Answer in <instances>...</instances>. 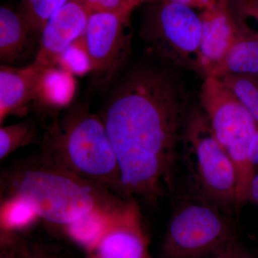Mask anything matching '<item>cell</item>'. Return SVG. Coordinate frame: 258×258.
Segmentation results:
<instances>
[{
	"instance_id": "cell-1",
	"label": "cell",
	"mask_w": 258,
	"mask_h": 258,
	"mask_svg": "<svg viewBox=\"0 0 258 258\" xmlns=\"http://www.w3.org/2000/svg\"><path fill=\"white\" fill-rule=\"evenodd\" d=\"M187 114L186 93L170 70L144 64L116 85L101 116L129 198L154 204L174 192Z\"/></svg>"
},
{
	"instance_id": "cell-2",
	"label": "cell",
	"mask_w": 258,
	"mask_h": 258,
	"mask_svg": "<svg viewBox=\"0 0 258 258\" xmlns=\"http://www.w3.org/2000/svg\"><path fill=\"white\" fill-rule=\"evenodd\" d=\"M36 157L44 164L123 199L119 166L101 115L71 105L45 125Z\"/></svg>"
},
{
	"instance_id": "cell-3",
	"label": "cell",
	"mask_w": 258,
	"mask_h": 258,
	"mask_svg": "<svg viewBox=\"0 0 258 258\" xmlns=\"http://www.w3.org/2000/svg\"><path fill=\"white\" fill-rule=\"evenodd\" d=\"M0 184L1 198L20 199L40 220L60 227L91 212L122 208L130 201L51 167L35 155L2 171Z\"/></svg>"
},
{
	"instance_id": "cell-4",
	"label": "cell",
	"mask_w": 258,
	"mask_h": 258,
	"mask_svg": "<svg viewBox=\"0 0 258 258\" xmlns=\"http://www.w3.org/2000/svg\"><path fill=\"white\" fill-rule=\"evenodd\" d=\"M185 163L199 198L227 211L237 207L235 166L203 110L188 113L183 132Z\"/></svg>"
},
{
	"instance_id": "cell-5",
	"label": "cell",
	"mask_w": 258,
	"mask_h": 258,
	"mask_svg": "<svg viewBox=\"0 0 258 258\" xmlns=\"http://www.w3.org/2000/svg\"><path fill=\"white\" fill-rule=\"evenodd\" d=\"M200 98L215 137L235 166L237 205H243L247 203L249 186L255 173L249 152L257 123L221 79L205 77Z\"/></svg>"
},
{
	"instance_id": "cell-6",
	"label": "cell",
	"mask_w": 258,
	"mask_h": 258,
	"mask_svg": "<svg viewBox=\"0 0 258 258\" xmlns=\"http://www.w3.org/2000/svg\"><path fill=\"white\" fill-rule=\"evenodd\" d=\"M221 210L199 198L176 209L168 225L164 258H208L237 237Z\"/></svg>"
},
{
	"instance_id": "cell-7",
	"label": "cell",
	"mask_w": 258,
	"mask_h": 258,
	"mask_svg": "<svg viewBox=\"0 0 258 258\" xmlns=\"http://www.w3.org/2000/svg\"><path fill=\"white\" fill-rule=\"evenodd\" d=\"M144 38L166 60L200 73V15L186 5L159 1L148 13Z\"/></svg>"
},
{
	"instance_id": "cell-8",
	"label": "cell",
	"mask_w": 258,
	"mask_h": 258,
	"mask_svg": "<svg viewBox=\"0 0 258 258\" xmlns=\"http://www.w3.org/2000/svg\"><path fill=\"white\" fill-rule=\"evenodd\" d=\"M130 15L96 12L89 15L82 38L91 58L95 87L108 86L124 62L130 45V35L126 31Z\"/></svg>"
},
{
	"instance_id": "cell-9",
	"label": "cell",
	"mask_w": 258,
	"mask_h": 258,
	"mask_svg": "<svg viewBox=\"0 0 258 258\" xmlns=\"http://www.w3.org/2000/svg\"><path fill=\"white\" fill-rule=\"evenodd\" d=\"M200 15V74L215 76L238 34V25L227 0H215Z\"/></svg>"
},
{
	"instance_id": "cell-10",
	"label": "cell",
	"mask_w": 258,
	"mask_h": 258,
	"mask_svg": "<svg viewBox=\"0 0 258 258\" xmlns=\"http://www.w3.org/2000/svg\"><path fill=\"white\" fill-rule=\"evenodd\" d=\"M90 13L74 0H69L49 18L40 33L36 58L45 67H56L64 50L83 36Z\"/></svg>"
},
{
	"instance_id": "cell-11",
	"label": "cell",
	"mask_w": 258,
	"mask_h": 258,
	"mask_svg": "<svg viewBox=\"0 0 258 258\" xmlns=\"http://www.w3.org/2000/svg\"><path fill=\"white\" fill-rule=\"evenodd\" d=\"M45 66L34 61L23 68L0 66V125L8 117L24 116L35 105L39 80Z\"/></svg>"
},
{
	"instance_id": "cell-12",
	"label": "cell",
	"mask_w": 258,
	"mask_h": 258,
	"mask_svg": "<svg viewBox=\"0 0 258 258\" xmlns=\"http://www.w3.org/2000/svg\"><path fill=\"white\" fill-rule=\"evenodd\" d=\"M87 252L88 258H152L139 208L108 229Z\"/></svg>"
},
{
	"instance_id": "cell-13",
	"label": "cell",
	"mask_w": 258,
	"mask_h": 258,
	"mask_svg": "<svg viewBox=\"0 0 258 258\" xmlns=\"http://www.w3.org/2000/svg\"><path fill=\"white\" fill-rule=\"evenodd\" d=\"M76 91L74 75L57 66L46 67L37 84L35 106L57 115L71 106Z\"/></svg>"
},
{
	"instance_id": "cell-14",
	"label": "cell",
	"mask_w": 258,
	"mask_h": 258,
	"mask_svg": "<svg viewBox=\"0 0 258 258\" xmlns=\"http://www.w3.org/2000/svg\"><path fill=\"white\" fill-rule=\"evenodd\" d=\"M238 34L225 60L214 77H258V32L237 21Z\"/></svg>"
},
{
	"instance_id": "cell-15",
	"label": "cell",
	"mask_w": 258,
	"mask_h": 258,
	"mask_svg": "<svg viewBox=\"0 0 258 258\" xmlns=\"http://www.w3.org/2000/svg\"><path fill=\"white\" fill-rule=\"evenodd\" d=\"M35 34L18 10L0 7V60L12 66L23 58Z\"/></svg>"
},
{
	"instance_id": "cell-16",
	"label": "cell",
	"mask_w": 258,
	"mask_h": 258,
	"mask_svg": "<svg viewBox=\"0 0 258 258\" xmlns=\"http://www.w3.org/2000/svg\"><path fill=\"white\" fill-rule=\"evenodd\" d=\"M39 220L28 203L15 198H1L0 222L3 235H10L31 227Z\"/></svg>"
},
{
	"instance_id": "cell-17",
	"label": "cell",
	"mask_w": 258,
	"mask_h": 258,
	"mask_svg": "<svg viewBox=\"0 0 258 258\" xmlns=\"http://www.w3.org/2000/svg\"><path fill=\"white\" fill-rule=\"evenodd\" d=\"M36 122H19L0 127V161L3 162L10 154L20 148L36 141L38 135Z\"/></svg>"
},
{
	"instance_id": "cell-18",
	"label": "cell",
	"mask_w": 258,
	"mask_h": 258,
	"mask_svg": "<svg viewBox=\"0 0 258 258\" xmlns=\"http://www.w3.org/2000/svg\"><path fill=\"white\" fill-rule=\"evenodd\" d=\"M69 0H21L19 12L35 34L41 33L44 25Z\"/></svg>"
},
{
	"instance_id": "cell-19",
	"label": "cell",
	"mask_w": 258,
	"mask_h": 258,
	"mask_svg": "<svg viewBox=\"0 0 258 258\" xmlns=\"http://www.w3.org/2000/svg\"><path fill=\"white\" fill-rule=\"evenodd\" d=\"M221 79L233 91L258 125V77L227 76Z\"/></svg>"
},
{
	"instance_id": "cell-20",
	"label": "cell",
	"mask_w": 258,
	"mask_h": 258,
	"mask_svg": "<svg viewBox=\"0 0 258 258\" xmlns=\"http://www.w3.org/2000/svg\"><path fill=\"white\" fill-rule=\"evenodd\" d=\"M57 67L69 71L74 76L91 74L92 64L82 37L64 50L59 58Z\"/></svg>"
},
{
	"instance_id": "cell-21",
	"label": "cell",
	"mask_w": 258,
	"mask_h": 258,
	"mask_svg": "<svg viewBox=\"0 0 258 258\" xmlns=\"http://www.w3.org/2000/svg\"><path fill=\"white\" fill-rule=\"evenodd\" d=\"M84 7L88 13L122 12L131 14L126 0H74Z\"/></svg>"
},
{
	"instance_id": "cell-22",
	"label": "cell",
	"mask_w": 258,
	"mask_h": 258,
	"mask_svg": "<svg viewBox=\"0 0 258 258\" xmlns=\"http://www.w3.org/2000/svg\"><path fill=\"white\" fill-rule=\"evenodd\" d=\"M229 8L237 20L254 19L258 22V0H227Z\"/></svg>"
},
{
	"instance_id": "cell-23",
	"label": "cell",
	"mask_w": 258,
	"mask_h": 258,
	"mask_svg": "<svg viewBox=\"0 0 258 258\" xmlns=\"http://www.w3.org/2000/svg\"><path fill=\"white\" fill-rule=\"evenodd\" d=\"M208 258H249V256L237 237L221 250Z\"/></svg>"
},
{
	"instance_id": "cell-24",
	"label": "cell",
	"mask_w": 258,
	"mask_h": 258,
	"mask_svg": "<svg viewBox=\"0 0 258 258\" xmlns=\"http://www.w3.org/2000/svg\"><path fill=\"white\" fill-rule=\"evenodd\" d=\"M158 1L179 3V4L186 5L191 8H197L204 10L210 6L215 0H158Z\"/></svg>"
},
{
	"instance_id": "cell-25",
	"label": "cell",
	"mask_w": 258,
	"mask_h": 258,
	"mask_svg": "<svg viewBox=\"0 0 258 258\" xmlns=\"http://www.w3.org/2000/svg\"><path fill=\"white\" fill-rule=\"evenodd\" d=\"M249 158L254 170L258 171V127L251 142Z\"/></svg>"
},
{
	"instance_id": "cell-26",
	"label": "cell",
	"mask_w": 258,
	"mask_h": 258,
	"mask_svg": "<svg viewBox=\"0 0 258 258\" xmlns=\"http://www.w3.org/2000/svg\"><path fill=\"white\" fill-rule=\"evenodd\" d=\"M247 202L258 205V171H255L251 181Z\"/></svg>"
},
{
	"instance_id": "cell-27",
	"label": "cell",
	"mask_w": 258,
	"mask_h": 258,
	"mask_svg": "<svg viewBox=\"0 0 258 258\" xmlns=\"http://www.w3.org/2000/svg\"><path fill=\"white\" fill-rule=\"evenodd\" d=\"M2 258H32L28 257V255H25V253H22L21 252H18V251H13V252H7V253H4Z\"/></svg>"
},
{
	"instance_id": "cell-28",
	"label": "cell",
	"mask_w": 258,
	"mask_h": 258,
	"mask_svg": "<svg viewBox=\"0 0 258 258\" xmlns=\"http://www.w3.org/2000/svg\"><path fill=\"white\" fill-rule=\"evenodd\" d=\"M151 1H155V0H126V3L131 11H133L134 8H137L139 5Z\"/></svg>"
}]
</instances>
